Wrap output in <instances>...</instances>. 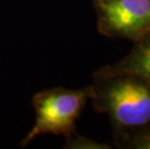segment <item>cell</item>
<instances>
[{
    "instance_id": "obj_3",
    "label": "cell",
    "mask_w": 150,
    "mask_h": 149,
    "mask_svg": "<svg viewBox=\"0 0 150 149\" xmlns=\"http://www.w3.org/2000/svg\"><path fill=\"white\" fill-rule=\"evenodd\" d=\"M101 8L108 23L119 32H135L150 23V0H110Z\"/></svg>"
},
{
    "instance_id": "obj_1",
    "label": "cell",
    "mask_w": 150,
    "mask_h": 149,
    "mask_svg": "<svg viewBox=\"0 0 150 149\" xmlns=\"http://www.w3.org/2000/svg\"><path fill=\"white\" fill-rule=\"evenodd\" d=\"M84 101L81 92H55L39 100L37 120L29 138L42 133L66 132L74 124Z\"/></svg>"
},
{
    "instance_id": "obj_4",
    "label": "cell",
    "mask_w": 150,
    "mask_h": 149,
    "mask_svg": "<svg viewBox=\"0 0 150 149\" xmlns=\"http://www.w3.org/2000/svg\"><path fill=\"white\" fill-rule=\"evenodd\" d=\"M131 70L140 77L150 81V41L140 47L134 56Z\"/></svg>"
},
{
    "instance_id": "obj_2",
    "label": "cell",
    "mask_w": 150,
    "mask_h": 149,
    "mask_svg": "<svg viewBox=\"0 0 150 149\" xmlns=\"http://www.w3.org/2000/svg\"><path fill=\"white\" fill-rule=\"evenodd\" d=\"M108 107L114 118L125 126H140L150 121V90L135 81H122L110 88Z\"/></svg>"
}]
</instances>
